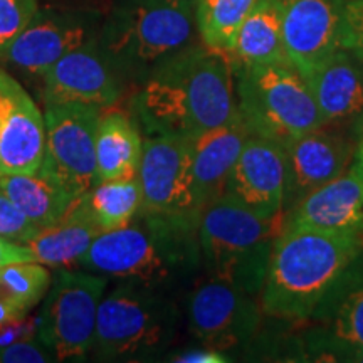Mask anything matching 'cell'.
I'll return each instance as SVG.
<instances>
[{"instance_id": "6da1fadb", "label": "cell", "mask_w": 363, "mask_h": 363, "mask_svg": "<svg viewBox=\"0 0 363 363\" xmlns=\"http://www.w3.org/2000/svg\"><path fill=\"white\" fill-rule=\"evenodd\" d=\"M152 133L187 138L239 116L230 57L203 48H184L158 62L135 101Z\"/></svg>"}, {"instance_id": "7a4b0ae2", "label": "cell", "mask_w": 363, "mask_h": 363, "mask_svg": "<svg viewBox=\"0 0 363 363\" xmlns=\"http://www.w3.org/2000/svg\"><path fill=\"white\" fill-rule=\"evenodd\" d=\"M362 251L363 238L283 227L261 289L262 313L294 323L311 320Z\"/></svg>"}, {"instance_id": "3957f363", "label": "cell", "mask_w": 363, "mask_h": 363, "mask_svg": "<svg viewBox=\"0 0 363 363\" xmlns=\"http://www.w3.org/2000/svg\"><path fill=\"white\" fill-rule=\"evenodd\" d=\"M138 217V222L99 234L79 266L157 291L201 261L197 227L145 212Z\"/></svg>"}, {"instance_id": "277c9868", "label": "cell", "mask_w": 363, "mask_h": 363, "mask_svg": "<svg viewBox=\"0 0 363 363\" xmlns=\"http://www.w3.org/2000/svg\"><path fill=\"white\" fill-rule=\"evenodd\" d=\"M284 216L264 219L224 194L202 208L197 224L201 259L212 278L249 294H261L272 244L283 230Z\"/></svg>"}, {"instance_id": "5b68a950", "label": "cell", "mask_w": 363, "mask_h": 363, "mask_svg": "<svg viewBox=\"0 0 363 363\" xmlns=\"http://www.w3.org/2000/svg\"><path fill=\"white\" fill-rule=\"evenodd\" d=\"M235 98L251 133L279 145L325 126L310 86L291 65H239Z\"/></svg>"}, {"instance_id": "8992f818", "label": "cell", "mask_w": 363, "mask_h": 363, "mask_svg": "<svg viewBox=\"0 0 363 363\" xmlns=\"http://www.w3.org/2000/svg\"><path fill=\"white\" fill-rule=\"evenodd\" d=\"M174 305L153 289L118 286L98 308L93 352L101 360H136L165 350L175 335Z\"/></svg>"}, {"instance_id": "52a82bcc", "label": "cell", "mask_w": 363, "mask_h": 363, "mask_svg": "<svg viewBox=\"0 0 363 363\" xmlns=\"http://www.w3.org/2000/svg\"><path fill=\"white\" fill-rule=\"evenodd\" d=\"M106 279L96 272L59 271L40 313L39 340L54 360H84L93 350Z\"/></svg>"}, {"instance_id": "ba28073f", "label": "cell", "mask_w": 363, "mask_h": 363, "mask_svg": "<svg viewBox=\"0 0 363 363\" xmlns=\"http://www.w3.org/2000/svg\"><path fill=\"white\" fill-rule=\"evenodd\" d=\"M138 180L142 187L140 212L197 227L202 208L195 194L190 138L150 135L143 142Z\"/></svg>"}, {"instance_id": "9c48e42d", "label": "cell", "mask_w": 363, "mask_h": 363, "mask_svg": "<svg viewBox=\"0 0 363 363\" xmlns=\"http://www.w3.org/2000/svg\"><path fill=\"white\" fill-rule=\"evenodd\" d=\"M194 4L182 0H130L118 13L111 49L133 65H158L192 39Z\"/></svg>"}, {"instance_id": "30bf717a", "label": "cell", "mask_w": 363, "mask_h": 363, "mask_svg": "<svg viewBox=\"0 0 363 363\" xmlns=\"http://www.w3.org/2000/svg\"><path fill=\"white\" fill-rule=\"evenodd\" d=\"M101 108L48 103L44 111L48 167L76 197L96 184V131Z\"/></svg>"}, {"instance_id": "8fae6325", "label": "cell", "mask_w": 363, "mask_h": 363, "mask_svg": "<svg viewBox=\"0 0 363 363\" xmlns=\"http://www.w3.org/2000/svg\"><path fill=\"white\" fill-rule=\"evenodd\" d=\"M187 320L199 342L227 352L247 347L256 340L261 330L262 308L254 294L212 278L190 293Z\"/></svg>"}, {"instance_id": "7c38bea8", "label": "cell", "mask_w": 363, "mask_h": 363, "mask_svg": "<svg viewBox=\"0 0 363 363\" xmlns=\"http://www.w3.org/2000/svg\"><path fill=\"white\" fill-rule=\"evenodd\" d=\"M323 328L308 338L311 360L352 362L357 348H363V251L313 313Z\"/></svg>"}, {"instance_id": "4fadbf2b", "label": "cell", "mask_w": 363, "mask_h": 363, "mask_svg": "<svg viewBox=\"0 0 363 363\" xmlns=\"http://www.w3.org/2000/svg\"><path fill=\"white\" fill-rule=\"evenodd\" d=\"M348 0H279L289 62L305 76L337 52Z\"/></svg>"}, {"instance_id": "5bb4252c", "label": "cell", "mask_w": 363, "mask_h": 363, "mask_svg": "<svg viewBox=\"0 0 363 363\" xmlns=\"http://www.w3.org/2000/svg\"><path fill=\"white\" fill-rule=\"evenodd\" d=\"M286 160L284 214L352 167L355 143L347 136L326 130L308 131L283 145Z\"/></svg>"}, {"instance_id": "9a60e30c", "label": "cell", "mask_w": 363, "mask_h": 363, "mask_svg": "<svg viewBox=\"0 0 363 363\" xmlns=\"http://www.w3.org/2000/svg\"><path fill=\"white\" fill-rule=\"evenodd\" d=\"M44 153V115L29 93L0 69V175L34 174Z\"/></svg>"}, {"instance_id": "2e32d148", "label": "cell", "mask_w": 363, "mask_h": 363, "mask_svg": "<svg viewBox=\"0 0 363 363\" xmlns=\"http://www.w3.org/2000/svg\"><path fill=\"white\" fill-rule=\"evenodd\" d=\"M286 160L283 145L251 135L235 162L225 194L264 219L284 216Z\"/></svg>"}, {"instance_id": "e0dca14e", "label": "cell", "mask_w": 363, "mask_h": 363, "mask_svg": "<svg viewBox=\"0 0 363 363\" xmlns=\"http://www.w3.org/2000/svg\"><path fill=\"white\" fill-rule=\"evenodd\" d=\"M283 227L363 238V177L350 167L286 212Z\"/></svg>"}, {"instance_id": "ac0fdd59", "label": "cell", "mask_w": 363, "mask_h": 363, "mask_svg": "<svg viewBox=\"0 0 363 363\" xmlns=\"http://www.w3.org/2000/svg\"><path fill=\"white\" fill-rule=\"evenodd\" d=\"M325 126H363V61L338 49L303 76ZM358 128V130H360Z\"/></svg>"}, {"instance_id": "d6986e66", "label": "cell", "mask_w": 363, "mask_h": 363, "mask_svg": "<svg viewBox=\"0 0 363 363\" xmlns=\"http://www.w3.org/2000/svg\"><path fill=\"white\" fill-rule=\"evenodd\" d=\"M43 78L45 104L79 103L108 108L120 96V88L110 66L88 45L66 54Z\"/></svg>"}, {"instance_id": "ffe728a7", "label": "cell", "mask_w": 363, "mask_h": 363, "mask_svg": "<svg viewBox=\"0 0 363 363\" xmlns=\"http://www.w3.org/2000/svg\"><path fill=\"white\" fill-rule=\"evenodd\" d=\"M84 40L86 29L81 22L38 12L2 56L29 74L44 76L66 54L84 45Z\"/></svg>"}, {"instance_id": "44dd1931", "label": "cell", "mask_w": 363, "mask_h": 363, "mask_svg": "<svg viewBox=\"0 0 363 363\" xmlns=\"http://www.w3.org/2000/svg\"><path fill=\"white\" fill-rule=\"evenodd\" d=\"M251 135L239 115L230 123L190 138L194 185L201 208L225 194L235 162Z\"/></svg>"}, {"instance_id": "7402d4cb", "label": "cell", "mask_w": 363, "mask_h": 363, "mask_svg": "<svg viewBox=\"0 0 363 363\" xmlns=\"http://www.w3.org/2000/svg\"><path fill=\"white\" fill-rule=\"evenodd\" d=\"M99 234L101 229L83 195L56 224L40 229L26 246L33 251L35 261L40 264L61 269L79 264Z\"/></svg>"}, {"instance_id": "603a6c76", "label": "cell", "mask_w": 363, "mask_h": 363, "mask_svg": "<svg viewBox=\"0 0 363 363\" xmlns=\"http://www.w3.org/2000/svg\"><path fill=\"white\" fill-rule=\"evenodd\" d=\"M0 190L39 230L56 224L79 199L45 165L34 174L0 175Z\"/></svg>"}, {"instance_id": "cb8c5ba5", "label": "cell", "mask_w": 363, "mask_h": 363, "mask_svg": "<svg viewBox=\"0 0 363 363\" xmlns=\"http://www.w3.org/2000/svg\"><path fill=\"white\" fill-rule=\"evenodd\" d=\"M143 138L133 121L120 111L99 116L96 131V184L138 177Z\"/></svg>"}, {"instance_id": "d4e9b609", "label": "cell", "mask_w": 363, "mask_h": 363, "mask_svg": "<svg viewBox=\"0 0 363 363\" xmlns=\"http://www.w3.org/2000/svg\"><path fill=\"white\" fill-rule=\"evenodd\" d=\"M233 57L239 65H291L286 54L279 0H257L240 26Z\"/></svg>"}, {"instance_id": "484cf974", "label": "cell", "mask_w": 363, "mask_h": 363, "mask_svg": "<svg viewBox=\"0 0 363 363\" xmlns=\"http://www.w3.org/2000/svg\"><path fill=\"white\" fill-rule=\"evenodd\" d=\"M257 0H194L195 27L212 51L233 57L238 33Z\"/></svg>"}, {"instance_id": "4316f807", "label": "cell", "mask_w": 363, "mask_h": 363, "mask_svg": "<svg viewBox=\"0 0 363 363\" xmlns=\"http://www.w3.org/2000/svg\"><path fill=\"white\" fill-rule=\"evenodd\" d=\"M84 199L101 233L130 224L142 211L138 177L98 182L84 194Z\"/></svg>"}, {"instance_id": "83f0119b", "label": "cell", "mask_w": 363, "mask_h": 363, "mask_svg": "<svg viewBox=\"0 0 363 363\" xmlns=\"http://www.w3.org/2000/svg\"><path fill=\"white\" fill-rule=\"evenodd\" d=\"M51 283V272L38 261L13 262L0 267V293L22 315H27L48 294Z\"/></svg>"}, {"instance_id": "f1b7e54d", "label": "cell", "mask_w": 363, "mask_h": 363, "mask_svg": "<svg viewBox=\"0 0 363 363\" xmlns=\"http://www.w3.org/2000/svg\"><path fill=\"white\" fill-rule=\"evenodd\" d=\"M38 13L35 0H0V54Z\"/></svg>"}, {"instance_id": "f546056e", "label": "cell", "mask_w": 363, "mask_h": 363, "mask_svg": "<svg viewBox=\"0 0 363 363\" xmlns=\"http://www.w3.org/2000/svg\"><path fill=\"white\" fill-rule=\"evenodd\" d=\"M39 233V227L0 190V238L26 244Z\"/></svg>"}, {"instance_id": "4dcf8cb0", "label": "cell", "mask_w": 363, "mask_h": 363, "mask_svg": "<svg viewBox=\"0 0 363 363\" xmlns=\"http://www.w3.org/2000/svg\"><path fill=\"white\" fill-rule=\"evenodd\" d=\"M340 48L363 61V0H348L345 9Z\"/></svg>"}, {"instance_id": "1f68e13d", "label": "cell", "mask_w": 363, "mask_h": 363, "mask_svg": "<svg viewBox=\"0 0 363 363\" xmlns=\"http://www.w3.org/2000/svg\"><path fill=\"white\" fill-rule=\"evenodd\" d=\"M54 360L52 353L45 348L39 338L22 340L12 345L0 347V363H49Z\"/></svg>"}, {"instance_id": "d6a6232c", "label": "cell", "mask_w": 363, "mask_h": 363, "mask_svg": "<svg viewBox=\"0 0 363 363\" xmlns=\"http://www.w3.org/2000/svg\"><path fill=\"white\" fill-rule=\"evenodd\" d=\"M40 316H24L0 326V347L39 337Z\"/></svg>"}, {"instance_id": "836d02e7", "label": "cell", "mask_w": 363, "mask_h": 363, "mask_svg": "<svg viewBox=\"0 0 363 363\" xmlns=\"http://www.w3.org/2000/svg\"><path fill=\"white\" fill-rule=\"evenodd\" d=\"M169 360L179 363H227L230 362V357L225 352L202 345L201 348H189V350L172 353Z\"/></svg>"}, {"instance_id": "e575fe53", "label": "cell", "mask_w": 363, "mask_h": 363, "mask_svg": "<svg viewBox=\"0 0 363 363\" xmlns=\"http://www.w3.org/2000/svg\"><path fill=\"white\" fill-rule=\"evenodd\" d=\"M26 261H35V256L29 247L24 244L9 242V240L0 238V267Z\"/></svg>"}, {"instance_id": "d590c367", "label": "cell", "mask_w": 363, "mask_h": 363, "mask_svg": "<svg viewBox=\"0 0 363 363\" xmlns=\"http://www.w3.org/2000/svg\"><path fill=\"white\" fill-rule=\"evenodd\" d=\"M24 316L26 315H22V313L17 310V308L13 306L2 293H0V326L11 323V321L19 320V318H24Z\"/></svg>"}, {"instance_id": "8d00e7d4", "label": "cell", "mask_w": 363, "mask_h": 363, "mask_svg": "<svg viewBox=\"0 0 363 363\" xmlns=\"http://www.w3.org/2000/svg\"><path fill=\"white\" fill-rule=\"evenodd\" d=\"M352 169L363 177V126L358 130V138L355 142V152H353Z\"/></svg>"}, {"instance_id": "74e56055", "label": "cell", "mask_w": 363, "mask_h": 363, "mask_svg": "<svg viewBox=\"0 0 363 363\" xmlns=\"http://www.w3.org/2000/svg\"><path fill=\"white\" fill-rule=\"evenodd\" d=\"M352 362L355 363H363V348H357L352 355Z\"/></svg>"}, {"instance_id": "f35d334b", "label": "cell", "mask_w": 363, "mask_h": 363, "mask_svg": "<svg viewBox=\"0 0 363 363\" xmlns=\"http://www.w3.org/2000/svg\"><path fill=\"white\" fill-rule=\"evenodd\" d=\"M182 2H189V4H194V0H182Z\"/></svg>"}]
</instances>
